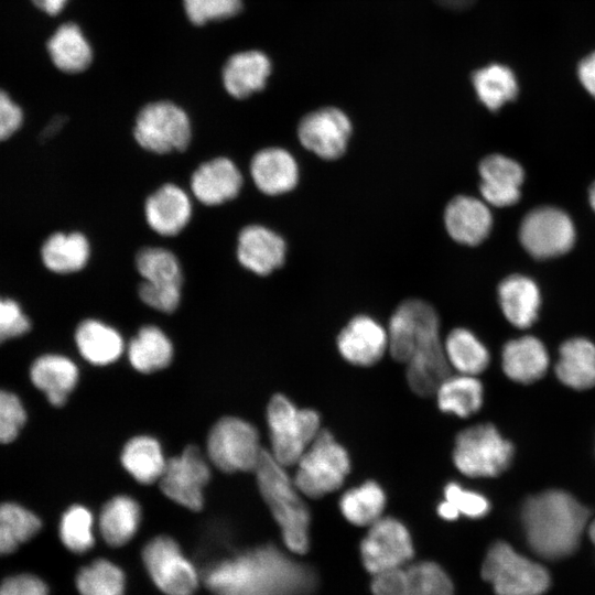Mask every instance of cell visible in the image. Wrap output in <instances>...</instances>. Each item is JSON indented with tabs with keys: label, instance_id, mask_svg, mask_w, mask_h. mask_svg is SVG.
<instances>
[{
	"label": "cell",
	"instance_id": "cell-21",
	"mask_svg": "<svg viewBox=\"0 0 595 595\" xmlns=\"http://www.w3.org/2000/svg\"><path fill=\"white\" fill-rule=\"evenodd\" d=\"M482 199L490 206L507 207L520 198L524 178L521 165L502 154L485 156L478 165Z\"/></svg>",
	"mask_w": 595,
	"mask_h": 595
},
{
	"label": "cell",
	"instance_id": "cell-14",
	"mask_svg": "<svg viewBox=\"0 0 595 595\" xmlns=\"http://www.w3.org/2000/svg\"><path fill=\"white\" fill-rule=\"evenodd\" d=\"M353 133L349 117L336 107H323L306 113L299 122L301 145L320 159L333 161L344 155Z\"/></svg>",
	"mask_w": 595,
	"mask_h": 595
},
{
	"label": "cell",
	"instance_id": "cell-8",
	"mask_svg": "<svg viewBox=\"0 0 595 595\" xmlns=\"http://www.w3.org/2000/svg\"><path fill=\"white\" fill-rule=\"evenodd\" d=\"M132 134L143 150L162 155L186 150L192 127L180 106L160 100L145 105L138 112Z\"/></svg>",
	"mask_w": 595,
	"mask_h": 595
},
{
	"label": "cell",
	"instance_id": "cell-4",
	"mask_svg": "<svg viewBox=\"0 0 595 595\" xmlns=\"http://www.w3.org/2000/svg\"><path fill=\"white\" fill-rule=\"evenodd\" d=\"M272 457L284 467L293 466L320 433L321 416L299 408L286 396L274 394L267 407Z\"/></svg>",
	"mask_w": 595,
	"mask_h": 595
},
{
	"label": "cell",
	"instance_id": "cell-5",
	"mask_svg": "<svg viewBox=\"0 0 595 595\" xmlns=\"http://www.w3.org/2000/svg\"><path fill=\"white\" fill-rule=\"evenodd\" d=\"M295 465L296 488L302 495L316 499L343 486L350 470V458L334 435L322 429Z\"/></svg>",
	"mask_w": 595,
	"mask_h": 595
},
{
	"label": "cell",
	"instance_id": "cell-46",
	"mask_svg": "<svg viewBox=\"0 0 595 595\" xmlns=\"http://www.w3.org/2000/svg\"><path fill=\"white\" fill-rule=\"evenodd\" d=\"M26 421L21 400L12 392L0 389V443L15 440Z\"/></svg>",
	"mask_w": 595,
	"mask_h": 595
},
{
	"label": "cell",
	"instance_id": "cell-12",
	"mask_svg": "<svg viewBox=\"0 0 595 595\" xmlns=\"http://www.w3.org/2000/svg\"><path fill=\"white\" fill-rule=\"evenodd\" d=\"M365 567L375 574L402 567L413 556V544L407 527L396 518L381 517L369 526L360 543Z\"/></svg>",
	"mask_w": 595,
	"mask_h": 595
},
{
	"label": "cell",
	"instance_id": "cell-57",
	"mask_svg": "<svg viewBox=\"0 0 595 595\" xmlns=\"http://www.w3.org/2000/svg\"><path fill=\"white\" fill-rule=\"evenodd\" d=\"M0 595H18L12 577L6 578L0 585Z\"/></svg>",
	"mask_w": 595,
	"mask_h": 595
},
{
	"label": "cell",
	"instance_id": "cell-13",
	"mask_svg": "<svg viewBox=\"0 0 595 595\" xmlns=\"http://www.w3.org/2000/svg\"><path fill=\"white\" fill-rule=\"evenodd\" d=\"M210 468L201 451L190 445L182 454L167 459L159 480L162 493L174 502L198 511L204 505V487Z\"/></svg>",
	"mask_w": 595,
	"mask_h": 595
},
{
	"label": "cell",
	"instance_id": "cell-27",
	"mask_svg": "<svg viewBox=\"0 0 595 595\" xmlns=\"http://www.w3.org/2000/svg\"><path fill=\"white\" fill-rule=\"evenodd\" d=\"M498 300L505 317L516 327H529L537 318L540 292L531 279L512 274L498 286Z\"/></svg>",
	"mask_w": 595,
	"mask_h": 595
},
{
	"label": "cell",
	"instance_id": "cell-26",
	"mask_svg": "<svg viewBox=\"0 0 595 595\" xmlns=\"http://www.w3.org/2000/svg\"><path fill=\"white\" fill-rule=\"evenodd\" d=\"M501 364L511 380L530 383L547 372L549 357L542 342L533 336H523L505 344Z\"/></svg>",
	"mask_w": 595,
	"mask_h": 595
},
{
	"label": "cell",
	"instance_id": "cell-54",
	"mask_svg": "<svg viewBox=\"0 0 595 595\" xmlns=\"http://www.w3.org/2000/svg\"><path fill=\"white\" fill-rule=\"evenodd\" d=\"M20 542L4 527L0 526V555L14 552Z\"/></svg>",
	"mask_w": 595,
	"mask_h": 595
},
{
	"label": "cell",
	"instance_id": "cell-48",
	"mask_svg": "<svg viewBox=\"0 0 595 595\" xmlns=\"http://www.w3.org/2000/svg\"><path fill=\"white\" fill-rule=\"evenodd\" d=\"M30 328V320L21 306L14 300L0 298V344L22 336Z\"/></svg>",
	"mask_w": 595,
	"mask_h": 595
},
{
	"label": "cell",
	"instance_id": "cell-58",
	"mask_svg": "<svg viewBox=\"0 0 595 595\" xmlns=\"http://www.w3.org/2000/svg\"><path fill=\"white\" fill-rule=\"evenodd\" d=\"M588 198H589V204L595 212V182L592 184L589 188Z\"/></svg>",
	"mask_w": 595,
	"mask_h": 595
},
{
	"label": "cell",
	"instance_id": "cell-53",
	"mask_svg": "<svg viewBox=\"0 0 595 595\" xmlns=\"http://www.w3.org/2000/svg\"><path fill=\"white\" fill-rule=\"evenodd\" d=\"M68 0H31V2L42 12L48 15L58 14Z\"/></svg>",
	"mask_w": 595,
	"mask_h": 595
},
{
	"label": "cell",
	"instance_id": "cell-3",
	"mask_svg": "<svg viewBox=\"0 0 595 595\" xmlns=\"http://www.w3.org/2000/svg\"><path fill=\"white\" fill-rule=\"evenodd\" d=\"M255 473L260 494L281 529L284 544L293 553H305L310 547L311 516L293 478L266 450Z\"/></svg>",
	"mask_w": 595,
	"mask_h": 595
},
{
	"label": "cell",
	"instance_id": "cell-34",
	"mask_svg": "<svg viewBox=\"0 0 595 595\" xmlns=\"http://www.w3.org/2000/svg\"><path fill=\"white\" fill-rule=\"evenodd\" d=\"M434 396L442 412L468 418L480 409L484 389L476 376L456 374L448 375Z\"/></svg>",
	"mask_w": 595,
	"mask_h": 595
},
{
	"label": "cell",
	"instance_id": "cell-40",
	"mask_svg": "<svg viewBox=\"0 0 595 595\" xmlns=\"http://www.w3.org/2000/svg\"><path fill=\"white\" fill-rule=\"evenodd\" d=\"M76 586L80 595H123L126 577L119 566L99 559L78 572Z\"/></svg>",
	"mask_w": 595,
	"mask_h": 595
},
{
	"label": "cell",
	"instance_id": "cell-49",
	"mask_svg": "<svg viewBox=\"0 0 595 595\" xmlns=\"http://www.w3.org/2000/svg\"><path fill=\"white\" fill-rule=\"evenodd\" d=\"M371 591L374 595H410L405 569L375 574Z\"/></svg>",
	"mask_w": 595,
	"mask_h": 595
},
{
	"label": "cell",
	"instance_id": "cell-20",
	"mask_svg": "<svg viewBox=\"0 0 595 595\" xmlns=\"http://www.w3.org/2000/svg\"><path fill=\"white\" fill-rule=\"evenodd\" d=\"M192 212L190 196L174 183L161 185L144 203L148 226L163 237L178 235L191 221Z\"/></svg>",
	"mask_w": 595,
	"mask_h": 595
},
{
	"label": "cell",
	"instance_id": "cell-50",
	"mask_svg": "<svg viewBox=\"0 0 595 595\" xmlns=\"http://www.w3.org/2000/svg\"><path fill=\"white\" fill-rule=\"evenodd\" d=\"M22 121L21 107L0 88V141L10 138L21 127Z\"/></svg>",
	"mask_w": 595,
	"mask_h": 595
},
{
	"label": "cell",
	"instance_id": "cell-6",
	"mask_svg": "<svg viewBox=\"0 0 595 595\" xmlns=\"http://www.w3.org/2000/svg\"><path fill=\"white\" fill-rule=\"evenodd\" d=\"M512 456V444L490 423L462 430L452 452L455 467L472 478L500 475L509 467Z\"/></svg>",
	"mask_w": 595,
	"mask_h": 595
},
{
	"label": "cell",
	"instance_id": "cell-17",
	"mask_svg": "<svg viewBox=\"0 0 595 595\" xmlns=\"http://www.w3.org/2000/svg\"><path fill=\"white\" fill-rule=\"evenodd\" d=\"M286 242L269 227L251 224L241 228L237 237V260L248 271L269 275L281 268L286 258Z\"/></svg>",
	"mask_w": 595,
	"mask_h": 595
},
{
	"label": "cell",
	"instance_id": "cell-7",
	"mask_svg": "<svg viewBox=\"0 0 595 595\" xmlns=\"http://www.w3.org/2000/svg\"><path fill=\"white\" fill-rule=\"evenodd\" d=\"M482 575L497 595H542L550 585L543 566L520 555L506 542L491 545Z\"/></svg>",
	"mask_w": 595,
	"mask_h": 595
},
{
	"label": "cell",
	"instance_id": "cell-15",
	"mask_svg": "<svg viewBox=\"0 0 595 595\" xmlns=\"http://www.w3.org/2000/svg\"><path fill=\"white\" fill-rule=\"evenodd\" d=\"M440 318L435 309L424 300L401 302L389 318L388 351L392 358L405 364L415 346L431 334L440 333Z\"/></svg>",
	"mask_w": 595,
	"mask_h": 595
},
{
	"label": "cell",
	"instance_id": "cell-30",
	"mask_svg": "<svg viewBox=\"0 0 595 595\" xmlns=\"http://www.w3.org/2000/svg\"><path fill=\"white\" fill-rule=\"evenodd\" d=\"M90 257V244L79 232H55L41 248L43 264L52 272L67 274L80 271Z\"/></svg>",
	"mask_w": 595,
	"mask_h": 595
},
{
	"label": "cell",
	"instance_id": "cell-22",
	"mask_svg": "<svg viewBox=\"0 0 595 595\" xmlns=\"http://www.w3.org/2000/svg\"><path fill=\"white\" fill-rule=\"evenodd\" d=\"M410 389L420 397L434 396L440 383L451 375L441 333L424 338L405 363Z\"/></svg>",
	"mask_w": 595,
	"mask_h": 595
},
{
	"label": "cell",
	"instance_id": "cell-55",
	"mask_svg": "<svg viewBox=\"0 0 595 595\" xmlns=\"http://www.w3.org/2000/svg\"><path fill=\"white\" fill-rule=\"evenodd\" d=\"M66 123V117L62 115L55 116L42 131V139L53 138Z\"/></svg>",
	"mask_w": 595,
	"mask_h": 595
},
{
	"label": "cell",
	"instance_id": "cell-16",
	"mask_svg": "<svg viewBox=\"0 0 595 595\" xmlns=\"http://www.w3.org/2000/svg\"><path fill=\"white\" fill-rule=\"evenodd\" d=\"M336 346L347 363L369 367L377 364L388 351V332L372 316L358 314L340 329Z\"/></svg>",
	"mask_w": 595,
	"mask_h": 595
},
{
	"label": "cell",
	"instance_id": "cell-2",
	"mask_svg": "<svg viewBox=\"0 0 595 595\" xmlns=\"http://www.w3.org/2000/svg\"><path fill=\"white\" fill-rule=\"evenodd\" d=\"M588 518V509L570 494L556 489L528 498L521 511L530 548L547 560L572 554Z\"/></svg>",
	"mask_w": 595,
	"mask_h": 595
},
{
	"label": "cell",
	"instance_id": "cell-59",
	"mask_svg": "<svg viewBox=\"0 0 595 595\" xmlns=\"http://www.w3.org/2000/svg\"><path fill=\"white\" fill-rule=\"evenodd\" d=\"M588 533H589L591 540H592L593 543L595 544V520L589 524V527H588Z\"/></svg>",
	"mask_w": 595,
	"mask_h": 595
},
{
	"label": "cell",
	"instance_id": "cell-31",
	"mask_svg": "<svg viewBox=\"0 0 595 595\" xmlns=\"http://www.w3.org/2000/svg\"><path fill=\"white\" fill-rule=\"evenodd\" d=\"M555 374L561 382L576 390L595 386V345L585 338L563 343Z\"/></svg>",
	"mask_w": 595,
	"mask_h": 595
},
{
	"label": "cell",
	"instance_id": "cell-37",
	"mask_svg": "<svg viewBox=\"0 0 595 595\" xmlns=\"http://www.w3.org/2000/svg\"><path fill=\"white\" fill-rule=\"evenodd\" d=\"M387 504L383 488L375 480H366L346 490L339 498V510L355 526H371L382 517Z\"/></svg>",
	"mask_w": 595,
	"mask_h": 595
},
{
	"label": "cell",
	"instance_id": "cell-39",
	"mask_svg": "<svg viewBox=\"0 0 595 595\" xmlns=\"http://www.w3.org/2000/svg\"><path fill=\"white\" fill-rule=\"evenodd\" d=\"M136 268L142 281L153 284L182 285V269L177 257L163 247H143L136 256Z\"/></svg>",
	"mask_w": 595,
	"mask_h": 595
},
{
	"label": "cell",
	"instance_id": "cell-33",
	"mask_svg": "<svg viewBox=\"0 0 595 595\" xmlns=\"http://www.w3.org/2000/svg\"><path fill=\"white\" fill-rule=\"evenodd\" d=\"M120 461L128 474L143 485L159 482L167 462L158 440L148 435L130 439L122 448Z\"/></svg>",
	"mask_w": 595,
	"mask_h": 595
},
{
	"label": "cell",
	"instance_id": "cell-9",
	"mask_svg": "<svg viewBox=\"0 0 595 595\" xmlns=\"http://www.w3.org/2000/svg\"><path fill=\"white\" fill-rule=\"evenodd\" d=\"M262 452L257 429L240 418L220 419L207 437L209 461L221 472H255Z\"/></svg>",
	"mask_w": 595,
	"mask_h": 595
},
{
	"label": "cell",
	"instance_id": "cell-47",
	"mask_svg": "<svg viewBox=\"0 0 595 595\" xmlns=\"http://www.w3.org/2000/svg\"><path fill=\"white\" fill-rule=\"evenodd\" d=\"M138 295L149 307L170 314L178 307L182 285L153 284L142 281L138 286Z\"/></svg>",
	"mask_w": 595,
	"mask_h": 595
},
{
	"label": "cell",
	"instance_id": "cell-24",
	"mask_svg": "<svg viewBox=\"0 0 595 595\" xmlns=\"http://www.w3.org/2000/svg\"><path fill=\"white\" fill-rule=\"evenodd\" d=\"M271 73L269 57L260 51L234 54L223 69V83L227 93L244 99L266 87Z\"/></svg>",
	"mask_w": 595,
	"mask_h": 595
},
{
	"label": "cell",
	"instance_id": "cell-25",
	"mask_svg": "<svg viewBox=\"0 0 595 595\" xmlns=\"http://www.w3.org/2000/svg\"><path fill=\"white\" fill-rule=\"evenodd\" d=\"M33 385L43 391L51 404L63 405L78 381V368L62 355H44L30 369Z\"/></svg>",
	"mask_w": 595,
	"mask_h": 595
},
{
	"label": "cell",
	"instance_id": "cell-45",
	"mask_svg": "<svg viewBox=\"0 0 595 595\" xmlns=\"http://www.w3.org/2000/svg\"><path fill=\"white\" fill-rule=\"evenodd\" d=\"M444 499L457 509L459 515L478 519L488 513V499L478 491L467 489L456 482H450L443 489Z\"/></svg>",
	"mask_w": 595,
	"mask_h": 595
},
{
	"label": "cell",
	"instance_id": "cell-11",
	"mask_svg": "<svg viewBox=\"0 0 595 595\" xmlns=\"http://www.w3.org/2000/svg\"><path fill=\"white\" fill-rule=\"evenodd\" d=\"M519 239L532 257L547 259L561 256L573 247L575 228L563 210L544 206L524 216L519 228Z\"/></svg>",
	"mask_w": 595,
	"mask_h": 595
},
{
	"label": "cell",
	"instance_id": "cell-28",
	"mask_svg": "<svg viewBox=\"0 0 595 595\" xmlns=\"http://www.w3.org/2000/svg\"><path fill=\"white\" fill-rule=\"evenodd\" d=\"M54 66L66 74L84 72L93 61V50L80 28L73 22L61 24L46 44Z\"/></svg>",
	"mask_w": 595,
	"mask_h": 595
},
{
	"label": "cell",
	"instance_id": "cell-52",
	"mask_svg": "<svg viewBox=\"0 0 595 595\" xmlns=\"http://www.w3.org/2000/svg\"><path fill=\"white\" fill-rule=\"evenodd\" d=\"M577 76L584 89L595 98V52L581 61Z\"/></svg>",
	"mask_w": 595,
	"mask_h": 595
},
{
	"label": "cell",
	"instance_id": "cell-32",
	"mask_svg": "<svg viewBox=\"0 0 595 595\" xmlns=\"http://www.w3.org/2000/svg\"><path fill=\"white\" fill-rule=\"evenodd\" d=\"M140 522L141 508L138 501L130 496L119 495L104 505L98 526L109 545L121 547L134 537Z\"/></svg>",
	"mask_w": 595,
	"mask_h": 595
},
{
	"label": "cell",
	"instance_id": "cell-23",
	"mask_svg": "<svg viewBox=\"0 0 595 595\" xmlns=\"http://www.w3.org/2000/svg\"><path fill=\"white\" fill-rule=\"evenodd\" d=\"M250 175L255 186L262 194L278 196L296 187L300 169L290 151L280 147H268L252 156Z\"/></svg>",
	"mask_w": 595,
	"mask_h": 595
},
{
	"label": "cell",
	"instance_id": "cell-42",
	"mask_svg": "<svg viewBox=\"0 0 595 595\" xmlns=\"http://www.w3.org/2000/svg\"><path fill=\"white\" fill-rule=\"evenodd\" d=\"M410 595H453V584L440 565L420 562L405 567Z\"/></svg>",
	"mask_w": 595,
	"mask_h": 595
},
{
	"label": "cell",
	"instance_id": "cell-43",
	"mask_svg": "<svg viewBox=\"0 0 595 595\" xmlns=\"http://www.w3.org/2000/svg\"><path fill=\"white\" fill-rule=\"evenodd\" d=\"M0 526L9 530L22 543L41 529V520L32 511L14 502L0 504Z\"/></svg>",
	"mask_w": 595,
	"mask_h": 595
},
{
	"label": "cell",
	"instance_id": "cell-10",
	"mask_svg": "<svg viewBox=\"0 0 595 595\" xmlns=\"http://www.w3.org/2000/svg\"><path fill=\"white\" fill-rule=\"evenodd\" d=\"M142 559L152 581L165 595H193L196 591V569L172 538H153L144 545Z\"/></svg>",
	"mask_w": 595,
	"mask_h": 595
},
{
	"label": "cell",
	"instance_id": "cell-51",
	"mask_svg": "<svg viewBox=\"0 0 595 595\" xmlns=\"http://www.w3.org/2000/svg\"><path fill=\"white\" fill-rule=\"evenodd\" d=\"M18 595H48L46 584L32 574L11 576Z\"/></svg>",
	"mask_w": 595,
	"mask_h": 595
},
{
	"label": "cell",
	"instance_id": "cell-38",
	"mask_svg": "<svg viewBox=\"0 0 595 595\" xmlns=\"http://www.w3.org/2000/svg\"><path fill=\"white\" fill-rule=\"evenodd\" d=\"M444 350L451 369L457 374L477 376L489 365V351L467 328H453L444 339Z\"/></svg>",
	"mask_w": 595,
	"mask_h": 595
},
{
	"label": "cell",
	"instance_id": "cell-56",
	"mask_svg": "<svg viewBox=\"0 0 595 595\" xmlns=\"http://www.w3.org/2000/svg\"><path fill=\"white\" fill-rule=\"evenodd\" d=\"M437 513L444 520H456L459 517V512L450 501L443 499L437 506Z\"/></svg>",
	"mask_w": 595,
	"mask_h": 595
},
{
	"label": "cell",
	"instance_id": "cell-36",
	"mask_svg": "<svg viewBox=\"0 0 595 595\" xmlns=\"http://www.w3.org/2000/svg\"><path fill=\"white\" fill-rule=\"evenodd\" d=\"M472 83L479 101L490 111H497L518 94V80L508 66L493 63L472 76Z\"/></svg>",
	"mask_w": 595,
	"mask_h": 595
},
{
	"label": "cell",
	"instance_id": "cell-35",
	"mask_svg": "<svg viewBox=\"0 0 595 595\" xmlns=\"http://www.w3.org/2000/svg\"><path fill=\"white\" fill-rule=\"evenodd\" d=\"M131 366L143 374L153 372L170 365L173 345L166 334L155 325L141 327L128 346Z\"/></svg>",
	"mask_w": 595,
	"mask_h": 595
},
{
	"label": "cell",
	"instance_id": "cell-18",
	"mask_svg": "<svg viewBox=\"0 0 595 595\" xmlns=\"http://www.w3.org/2000/svg\"><path fill=\"white\" fill-rule=\"evenodd\" d=\"M443 223L452 240L472 247L488 237L493 227V215L489 205L483 199L461 194L447 202Z\"/></svg>",
	"mask_w": 595,
	"mask_h": 595
},
{
	"label": "cell",
	"instance_id": "cell-1",
	"mask_svg": "<svg viewBox=\"0 0 595 595\" xmlns=\"http://www.w3.org/2000/svg\"><path fill=\"white\" fill-rule=\"evenodd\" d=\"M206 583L223 595H301L312 591L315 581L305 566L266 547L219 563Z\"/></svg>",
	"mask_w": 595,
	"mask_h": 595
},
{
	"label": "cell",
	"instance_id": "cell-41",
	"mask_svg": "<svg viewBox=\"0 0 595 595\" xmlns=\"http://www.w3.org/2000/svg\"><path fill=\"white\" fill-rule=\"evenodd\" d=\"M60 537L64 545L75 553H84L94 545V517L84 506L68 508L60 523Z\"/></svg>",
	"mask_w": 595,
	"mask_h": 595
},
{
	"label": "cell",
	"instance_id": "cell-29",
	"mask_svg": "<svg viewBox=\"0 0 595 595\" xmlns=\"http://www.w3.org/2000/svg\"><path fill=\"white\" fill-rule=\"evenodd\" d=\"M75 342L80 355L96 366L116 361L125 349L120 333L94 318H87L77 326Z\"/></svg>",
	"mask_w": 595,
	"mask_h": 595
},
{
	"label": "cell",
	"instance_id": "cell-19",
	"mask_svg": "<svg viewBox=\"0 0 595 595\" xmlns=\"http://www.w3.org/2000/svg\"><path fill=\"white\" fill-rule=\"evenodd\" d=\"M242 184L238 166L226 156L203 162L191 176L192 193L205 206H218L236 198Z\"/></svg>",
	"mask_w": 595,
	"mask_h": 595
},
{
	"label": "cell",
	"instance_id": "cell-44",
	"mask_svg": "<svg viewBox=\"0 0 595 595\" xmlns=\"http://www.w3.org/2000/svg\"><path fill=\"white\" fill-rule=\"evenodd\" d=\"M183 6L188 20L196 25L231 18L242 8L241 0H183Z\"/></svg>",
	"mask_w": 595,
	"mask_h": 595
}]
</instances>
